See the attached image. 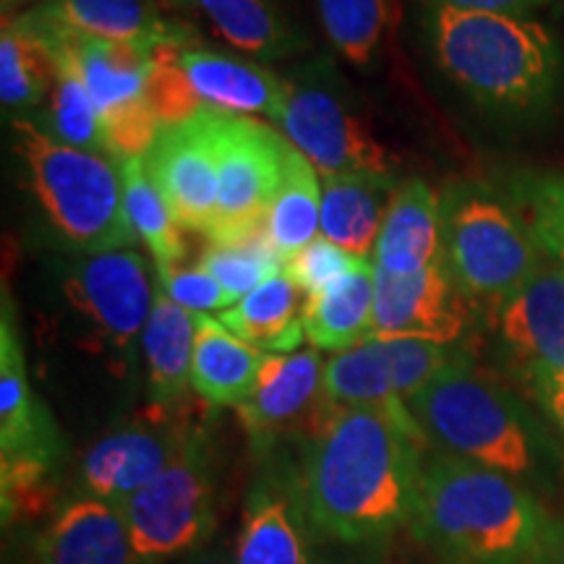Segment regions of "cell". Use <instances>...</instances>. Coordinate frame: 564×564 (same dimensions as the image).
<instances>
[{"instance_id": "5", "label": "cell", "mask_w": 564, "mask_h": 564, "mask_svg": "<svg viewBox=\"0 0 564 564\" xmlns=\"http://www.w3.org/2000/svg\"><path fill=\"white\" fill-rule=\"evenodd\" d=\"M408 408L444 453L507 476L539 468L541 444L531 421L510 394L478 377L460 352Z\"/></svg>"}, {"instance_id": "17", "label": "cell", "mask_w": 564, "mask_h": 564, "mask_svg": "<svg viewBox=\"0 0 564 564\" xmlns=\"http://www.w3.org/2000/svg\"><path fill=\"white\" fill-rule=\"evenodd\" d=\"M178 61L204 105L236 116H267L282 123L288 79H280L270 68L196 42L181 45Z\"/></svg>"}, {"instance_id": "10", "label": "cell", "mask_w": 564, "mask_h": 564, "mask_svg": "<svg viewBox=\"0 0 564 564\" xmlns=\"http://www.w3.org/2000/svg\"><path fill=\"white\" fill-rule=\"evenodd\" d=\"M212 133L220 173V204L207 241H228L267 228L293 144L270 126L217 108Z\"/></svg>"}, {"instance_id": "44", "label": "cell", "mask_w": 564, "mask_h": 564, "mask_svg": "<svg viewBox=\"0 0 564 564\" xmlns=\"http://www.w3.org/2000/svg\"><path fill=\"white\" fill-rule=\"evenodd\" d=\"M552 564H564V546H562V552H560V554H556V560H554Z\"/></svg>"}, {"instance_id": "33", "label": "cell", "mask_w": 564, "mask_h": 564, "mask_svg": "<svg viewBox=\"0 0 564 564\" xmlns=\"http://www.w3.org/2000/svg\"><path fill=\"white\" fill-rule=\"evenodd\" d=\"M316 6L335 51L356 66H369L390 32V0H316Z\"/></svg>"}, {"instance_id": "9", "label": "cell", "mask_w": 564, "mask_h": 564, "mask_svg": "<svg viewBox=\"0 0 564 564\" xmlns=\"http://www.w3.org/2000/svg\"><path fill=\"white\" fill-rule=\"evenodd\" d=\"M139 560H162L194 549L215 525L212 478L199 434H188L162 474L118 505Z\"/></svg>"}, {"instance_id": "25", "label": "cell", "mask_w": 564, "mask_h": 564, "mask_svg": "<svg viewBox=\"0 0 564 564\" xmlns=\"http://www.w3.org/2000/svg\"><path fill=\"white\" fill-rule=\"evenodd\" d=\"M303 312H306V295L282 270L217 314V319L253 348L264 352H295L306 340Z\"/></svg>"}, {"instance_id": "15", "label": "cell", "mask_w": 564, "mask_h": 564, "mask_svg": "<svg viewBox=\"0 0 564 564\" xmlns=\"http://www.w3.org/2000/svg\"><path fill=\"white\" fill-rule=\"evenodd\" d=\"M497 333L528 382L564 371V267L549 262L499 303Z\"/></svg>"}, {"instance_id": "32", "label": "cell", "mask_w": 564, "mask_h": 564, "mask_svg": "<svg viewBox=\"0 0 564 564\" xmlns=\"http://www.w3.org/2000/svg\"><path fill=\"white\" fill-rule=\"evenodd\" d=\"M507 196L544 259L564 267V173H514Z\"/></svg>"}, {"instance_id": "43", "label": "cell", "mask_w": 564, "mask_h": 564, "mask_svg": "<svg viewBox=\"0 0 564 564\" xmlns=\"http://www.w3.org/2000/svg\"><path fill=\"white\" fill-rule=\"evenodd\" d=\"M196 564H232V562H230V556L225 554V552H212L207 556H202V560L196 562Z\"/></svg>"}, {"instance_id": "20", "label": "cell", "mask_w": 564, "mask_h": 564, "mask_svg": "<svg viewBox=\"0 0 564 564\" xmlns=\"http://www.w3.org/2000/svg\"><path fill=\"white\" fill-rule=\"evenodd\" d=\"M442 249V199L419 178L400 183L387 209L371 264L390 274H413L434 264Z\"/></svg>"}, {"instance_id": "7", "label": "cell", "mask_w": 564, "mask_h": 564, "mask_svg": "<svg viewBox=\"0 0 564 564\" xmlns=\"http://www.w3.org/2000/svg\"><path fill=\"white\" fill-rule=\"evenodd\" d=\"M47 45L58 47L79 68L100 116L105 150L116 160L147 158L162 123L150 105L152 47L87 37L45 17L40 9L21 13Z\"/></svg>"}, {"instance_id": "8", "label": "cell", "mask_w": 564, "mask_h": 564, "mask_svg": "<svg viewBox=\"0 0 564 564\" xmlns=\"http://www.w3.org/2000/svg\"><path fill=\"white\" fill-rule=\"evenodd\" d=\"M280 126L324 178L343 173L392 175L390 152L350 108L327 63L301 68L288 79V105Z\"/></svg>"}, {"instance_id": "41", "label": "cell", "mask_w": 564, "mask_h": 564, "mask_svg": "<svg viewBox=\"0 0 564 564\" xmlns=\"http://www.w3.org/2000/svg\"><path fill=\"white\" fill-rule=\"evenodd\" d=\"M546 3L549 0H426V6H442V9L514 13V17H528V13Z\"/></svg>"}, {"instance_id": "29", "label": "cell", "mask_w": 564, "mask_h": 564, "mask_svg": "<svg viewBox=\"0 0 564 564\" xmlns=\"http://www.w3.org/2000/svg\"><path fill=\"white\" fill-rule=\"evenodd\" d=\"M58 58L24 17H3L0 34V100L6 112L30 110L51 97Z\"/></svg>"}, {"instance_id": "6", "label": "cell", "mask_w": 564, "mask_h": 564, "mask_svg": "<svg viewBox=\"0 0 564 564\" xmlns=\"http://www.w3.org/2000/svg\"><path fill=\"white\" fill-rule=\"evenodd\" d=\"M440 262L468 301L499 306L544 264L510 204L481 186H457L442 199Z\"/></svg>"}, {"instance_id": "19", "label": "cell", "mask_w": 564, "mask_h": 564, "mask_svg": "<svg viewBox=\"0 0 564 564\" xmlns=\"http://www.w3.org/2000/svg\"><path fill=\"white\" fill-rule=\"evenodd\" d=\"M324 364L316 348L270 352L259 373L257 390L238 408L251 434H272L324 405Z\"/></svg>"}, {"instance_id": "24", "label": "cell", "mask_w": 564, "mask_h": 564, "mask_svg": "<svg viewBox=\"0 0 564 564\" xmlns=\"http://www.w3.org/2000/svg\"><path fill=\"white\" fill-rule=\"evenodd\" d=\"M137 560L123 514L95 497L70 502L42 539L45 564H133Z\"/></svg>"}, {"instance_id": "3", "label": "cell", "mask_w": 564, "mask_h": 564, "mask_svg": "<svg viewBox=\"0 0 564 564\" xmlns=\"http://www.w3.org/2000/svg\"><path fill=\"white\" fill-rule=\"evenodd\" d=\"M413 525L465 564H520L544 549L539 505L512 476L436 453L423 460Z\"/></svg>"}, {"instance_id": "42", "label": "cell", "mask_w": 564, "mask_h": 564, "mask_svg": "<svg viewBox=\"0 0 564 564\" xmlns=\"http://www.w3.org/2000/svg\"><path fill=\"white\" fill-rule=\"evenodd\" d=\"M533 392L541 405L552 413V419L564 429V371L546 373V377L533 379Z\"/></svg>"}, {"instance_id": "13", "label": "cell", "mask_w": 564, "mask_h": 564, "mask_svg": "<svg viewBox=\"0 0 564 564\" xmlns=\"http://www.w3.org/2000/svg\"><path fill=\"white\" fill-rule=\"evenodd\" d=\"M215 108L204 105L188 121L165 126L152 150L147 171L160 186L167 207L183 230L209 236L220 204V173L215 154Z\"/></svg>"}, {"instance_id": "2", "label": "cell", "mask_w": 564, "mask_h": 564, "mask_svg": "<svg viewBox=\"0 0 564 564\" xmlns=\"http://www.w3.org/2000/svg\"><path fill=\"white\" fill-rule=\"evenodd\" d=\"M426 34L449 82L484 108L539 110L560 89L562 45L539 19L426 6Z\"/></svg>"}, {"instance_id": "31", "label": "cell", "mask_w": 564, "mask_h": 564, "mask_svg": "<svg viewBox=\"0 0 564 564\" xmlns=\"http://www.w3.org/2000/svg\"><path fill=\"white\" fill-rule=\"evenodd\" d=\"M123 178V207L133 236L147 246L158 270L178 267L186 251L183 228L167 207L160 186L147 171L144 158H131L121 162Z\"/></svg>"}, {"instance_id": "21", "label": "cell", "mask_w": 564, "mask_h": 564, "mask_svg": "<svg viewBox=\"0 0 564 564\" xmlns=\"http://www.w3.org/2000/svg\"><path fill=\"white\" fill-rule=\"evenodd\" d=\"M394 188L392 175L382 173L327 175L322 188V236L352 257L371 259Z\"/></svg>"}, {"instance_id": "35", "label": "cell", "mask_w": 564, "mask_h": 564, "mask_svg": "<svg viewBox=\"0 0 564 564\" xmlns=\"http://www.w3.org/2000/svg\"><path fill=\"white\" fill-rule=\"evenodd\" d=\"M204 270L228 291L236 303L249 295L264 280L285 270V262L274 251L267 236V228L246 232V236L228 238V241H209L202 251Z\"/></svg>"}, {"instance_id": "30", "label": "cell", "mask_w": 564, "mask_h": 564, "mask_svg": "<svg viewBox=\"0 0 564 564\" xmlns=\"http://www.w3.org/2000/svg\"><path fill=\"white\" fill-rule=\"evenodd\" d=\"M322 223V188L319 171L303 154L291 147L288 152L285 178L274 196L270 217H267V236L282 262L295 257L303 246L319 236Z\"/></svg>"}, {"instance_id": "14", "label": "cell", "mask_w": 564, "mask_h": 564, "mask_svg": "<svg viewBox=\"0 0 564 564\" xmlns=\"http://www.w3.org/2000/svg\"><path fill=\"white\" fill-rule=\"evenodd\" d=\"M468 322L470 301L449 280L440 259L413 274H390L373 267L371 337H419L453 345Z\"/></svg>"}, {"instance_id": "22", "label": "cell", "mask_w": 564, "mask_h": 564, "mask_svg": "<svg viewBox=\"0 0 564 564\" xmlns=\"http://www.w3.org/2000/svg\"><path fill=\"white\" fill-rule=\"evenodd\" d=\"M267 356L215 316L196 314L192 390L212 405L241 408L257 390Z\"/></svg>"}, {"instance_id": "45", "label": "cell", "mask_w": 564, "mask_h": 564, "mask_svg": "<svg viewBox=\"0 0 564 564\" xmlns=\"http://www.w3.org/2000/svg\"><path fill=\"white\" fill-rule=\"evenodd\" d=\"M183 3H188V0H183Z\"/></svg>"}, {"instance_id": "16", "label": "cell", "mask_w": 564, "mask_h": 564, "mask_svg": "<svg viewBox=\"0 0 564 564\" xmlns=\"http://www.w3.org/2000/svg\"><path fill=\"white\" fill-rule=\"evenodd\" d=\"M186 432L162 426L118 429L89 447L82 463V484L89 497L118 507L154 481L181 453Z\"/></svg>"}, {"instance_id": "37", "label": "cell", "mask_w": 564, "mask_h": 564, "mask_svg": "<svg viewBox=\"0 0 564 564\" xmlns=\"http://www.w3.org/2000/svg\"><path fill=\"white\" fill-rule=\"evenodd\" d=\"M188 42H160L152 47V66H150V105L154 116L160 118L162 129L188 121L204 108L202 97L188 82L186 70L181 68L178 51Z\"/></svg>"}, {"instance_id": "23", "label": "cell", "mask_w": 564, "mask_h": 564, "mask_svg": "<svg viewBox=\"0 0 564 564\" xmlns=\"http://www.w3.org/2000/svg\"><path fill=\"white\" fill-rule=\"evenodd\" d=\"M37 9L87 37L154 47L160 42H194V32L165 19L154 0H42Z\"/></svg>"}, {"instance_id": "36", "label": "cell", "mask_w": 564, "mask_h": 564, "mask_svg": "<svg viewBox=\"0 0 564 564\" xmlns=\"http://www.w3.org/2000/svg\"><path fill=\"white\" fill-rule=\"evenodd\" d=\"M236 564H306L303 541L285 499L262 497L251 505Z\"/></svg>"}, {"instance_id": "1", "label": "cell", "mask_w": 564, "mask_h": 564, "mask_svg": "<svg viewBox=\"0 0 564 564\" xmlns=\"http://www.w3.org/2000/svg\"><path fill=\"white\" fill-rule=\"evenodd\" d=\"M426 455L379 411L327 405L303 476L308 518L348 544L390 535L413 520Z\"/></svg>"}, {"instance_id": "27", "label": "cell", "mask_w": 564, "mask_h": 564, "mask_svg": "<svg viewBox=\"0 0 564 564\" xmlns=\"http://www.w3.org/2000/svg\"><path fill=\"white\" fill-rule=\"evenodd\" d=\"M373 324V264L364 259L327 291L306 299L303 333L316 350L340 352L369 340Z\"/></svg>"}, {"instance_id": "28", "label": "cell", "mask_w": 564, "mask_h": 564, "mask_svg": "<svg viewBox=\"0 0 564 564\" xmlns=\"http://www.w3.org/2000/svg\"><path fill=\"white\" fill-rule=\"evenodd\" d=\"M188 3H194L232 47L253 58L280 61L306 47L301 32L270 0H188Z\"/></svg>"}, {"instance_id": "11", "label": "cell", "mask_w": 564, "mask_h": 564, "mask_svg": "<svg viewBox=\"0 0 564 564\" xmlns=\"http://www.w3.org/2000/svg\"><path fill=\"white\" fill-rule=\"evenodd\" d=\"M160 278L133 249L87 253L70 264L63 293L116 352H131L150 322Z\"/></svg>"}, {"instance_id": "26", "label": "cell", "mask_w": 564, "mask_h": 564, "mask_svg": "<svg viewBox=\"0 0 564 564\" xmlns=\"http://www.w3.org/2000/svg\"><path fill=\"white\" fill-rule=\"evenodd\" d=\"M196 314L178 306L165 288L158 285L154 306L141 335L147 377L152 400L160 408H171L192 387Z\"/></svg>"}, {"instance_id": "39", "label": "cell", "mask_w": 564, "mask_h": 564, "mask_svg": "<svg viewBox=\"0 0 564 564\" xmlns=\"http://www.w3.org/2000/svg\"><path fill=\"white\" fill-rule=\"evenodd\" d=\"M361 262V257H352V253L327 241L324 236H316L312 243L303 246L295 257L288 259L285 274L301 288L306 299H314V295L327 291L333 282L345 278L350 270H356Z\"/></svg>"}, {"instance_id": "4", "label": "cell", "mask_w": 564, "mask_h": 564, "mask_svg": "<svg viewBox=\"0 0 564 564\" xmlns=\"http://www.w3.org/2000/svg\"><path fill=\"white\" fill-rule=\"evenodd\" d=\"M40 207L66 241L84 253L131 249L123 178L112 158L63 144L24 118L13 121Z\"/></svg>"}, {"instance_id": "38", "label": "cell", "mask_w": 564, "mask_h": 564, "mask_svg": "<svg viewBox=\"0 0 564 564\" xmlns=\"http://www.w3.org/2000/svg\"><path fill=\"white\" fill-rule=\"evenodd\" d=\"M382 348L390 361L394 390L405 403H411L423 387L432 384L457 356L449 345L419 340V337H384Z\"/></svg>"}, {"instance_id": "34", "label": "cell", "mask_w": 564, "mask_h": 564, "mask_svg": "<svg viewBox=\"0 0 564 564\" xmlns=\"http://www.w3.org/2000/svg\"><path fill=\"white\" fill-rule=\"evenodd\" d=\"M51 51L58 58V76H55V87L47 97V123H51L47 133L63 141V144L76 147V150L108 154L100 116H97V108L91 102L79 68L58 47L51 45Z\"/></svg>"}, {"instance_id": "12", "label": "cell", "mask_w": 564, "mask_h": 564, "mask_svg": "<svg viewBox=\"0 0 564 564\" xmlns=\"http://www.w3.org/2000/svg\"><path fill=\"white\" fill-rule=\"evenodd\" d=\"M61 449L55 423L34 394L21 350L17 319L3 295L0 312V470L3 499L32 486L55 463Z\"/></svg>"}, {"instance_id": "18", "label": "cell", "mask_w": 564, "mask_h": 564, "mask_svg": "<svg viewBox=\"0 0 564 564\" xmlns=\"http://www.w3.org/2000/svg\"><path fill=\"white\" fill-rule=\"evenodd\" d=\"M322 398L333 408H371L387 419H392L400 429L421 442H432L421 423L415 421L411 408L392 384L390 361L382 348V340H369L352 345L348 350L333 352L324 364Z\"/></svg>"}, {"instance_id": "40", "label": "cell", "mask_w": 564, "mask_h": 564, "mask_svg": "<svg viewBox=\"0 0 564 564\" xmlns=\"http://www.w3.org/2000/svg\"><path fill=\"white\" fill-rule=\"evenodd\" d=\"M158 278L165 293L192 314H220L236 303V299L202 264L158 270Z\"/></svg>"}]
</instances>
